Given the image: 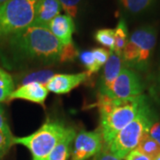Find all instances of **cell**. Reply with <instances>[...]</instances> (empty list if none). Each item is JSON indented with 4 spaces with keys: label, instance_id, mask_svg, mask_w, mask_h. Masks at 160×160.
Returning <instances> with one entry per match:
<instances>
[{
    "label": "cell",
    "instance_id": "ba28073f",
    "mask_svg": "<svg viewBox=\"0 0 160 160\" xmlns=\"http://www.w3.org/2000/svg\"><path fill=\"white\" fill-rule=\"evenodd\" d=\"M100 131H81L75 137L70 160H87L101 151L104 146Z\"/></svg>",
    "mask_w": 160,
    "mask_h": 160
},
{
    "label": "cell",
    "instance_id": "4316f807",
    "mask_svg": "<svg viewBox=\"0 0 160 160\" xmlns=\"http://www.w3.org/2000/svg\"><path fill=\"white\" fill-rule=\"evenodd\" d=\"M92 160H121L118 158H117L116 156L112 154L109 149L107 148V146L104 144L103 148L101 149V151L97 153L93 157V158Z\"/></svg>",
    "mask_w": 160,
    "mask_h": 160
},
{
    "label": "cell",
    "instance_id": "44dd1931",
    "mask_svg": "<svg viewBox=\"0 0 160 160\" xmlns=\"http://www.w3.org/2000/svg\"><path fill=\"white\" fill-rule=\"evenodd\" d=\"M62 9H63L66 14L71 18H75L78 12V6H79L81 0H59Z\"/></svg>",
    "mask_w": 160,
    "mask_h": 160
},
{
    "label": "cell",
    "instance_id": "e0dca14e",
    "mask_svg": "<svg viewBox=\"0 0 160 160\" xmlns=\"http://www.w3.org/2000/svg\"><path fill=\"white\" fill-rule=\"evenodd\" d=\"M156 0H119L123 7L131 13H141L153 6Z\"/></svg>",
    "mask_w": 160,
    "mask_h": 160
},
{
    "label": "cell",
    "instance_id": "7402d4cb",
    "mask_svg": "<svg viewBox=\"0 0 160 160\" xmlns=\"http://www.w3.org/2000/svg\"><path fill=\"white\" fill-rule=\"evenodd\" d=\"M92 54L94 56V59L96 61L98 68L101 69V68L105 65V63L107 62L108 59H109V54H110V50H108L106 48H101L97 47L92 50Z\"/></svg>",
    "mask_w": 160,
    "mask_h": 160
},
{
    "label": "cell",
    "instance_id": "d6a6232c",
    "mask_svg": "<svg viewBox=\"0 0 160 160\" xmlns=\"http://www.w3.org/2000/svg\"><path fill=\"white\" fill-rule=\"evenodd\" d=\"M158 80H159V86H160V71H159V78H158Z\"/></svg>",
    "mask_w": 160,
    "mask_h": 160
},
{
    "label": "cell",
    "instance_id": "7a4b0ae2",
    "mask_svg": "<svg viewBox=\"0 0 160 160\" xmlns=\"http://www.w3.org/2000/svg\"><path fill=\"white\" fill-rule=\"evenodd\" d=\"M147 106L146 97L142 94L136 97L116 99L99 93L97 107L100 112V132L104 144H108Z\"/></svg>",
    "mask_w": 160,
    "mask_h": 160
},
{
    "label": "cell",
    "instance_id": "d4e9b609",
    "mask_svg": "<svg viewBox=\"0 0 160 160\" xmlns=\"http://www.w3.org/2000/svg\"><path fill=\"white\" fill-rule=\"evenodd\" d=\"M12 138L13 137H8L0 132V159L7 153V151L13 144Z\"/></svg>",
    "mask_w": 160,
    "mask_h": 160
},
{
    "label": "cell",
    "instance_id": "5bb4252c",
    "mask_svg": "<svg viewBox=\"0 0 160 160\" xmlns=\"http://www.w3.org/2000/svg\"><path fill=\"white\" fill-rule=\"evenodd\" d=\"M75 137L76 132L71 128L68 134L52 150L46 160H68L71 152V144Z\"/></svg>",
    "mask_w": 160,
    "mask_h": 160
},
{
    "label": "cell",
    "instance_id": "8992f818",
    "mask_svg": "<svg viewBox=\"0 0 160 160\" xmlns=\"http://www.w3.org/2000/svg\"><path fill=\"white\" fill-rule=\"evenodd\" d=\"M157 37V29L152 25H144L135 29L123 51V62L138 69L145 68L154 50Z\"/></svg>",
    "mask_w": 160,
    "mask_h": 160
},
{
    "label": "cell",
    "instance_id": "cb8c5ba5",
    "mask_svg": "<svg viewBox=\"0 0 160 160\" xmlns=\"http://www.w3.org/2000/svg\"><path fill=\"white\" fill-rule=\"evenodd\" d=\"M13 87H14V83L11 75L0 68V89H5L7 91L12 92Z\"/></svg>",
    "mask_w": 160,
    "mask_h": 160
},
{
    "label": "cell",
    "instance_id": "5b68a950",
    "mask_svg": "<svg viewBox=\"0 0 160 160\" xmlns=\"http://www.w3.org/2000/svg\"><path fill=\"white\" fill-rule=\"evenodd\" d=\"M38 2V0H8L0 5V41L33 23Z\"/></svg>",
    "mask_w": 160,
    "mask_h": 160
},
{
    "label": "cell",
    "instance_id": "7c38bea8",
    "mask_svg": "<svg viewBox=\"0 0 160 160\" xmlns=\"http://www.w3.org/2000/svg\"><path fill=\"white\" fill-rule=\"evenodd\" d=\"M61 10L59 0H38L32 24L48 28L52 21L60 14Z\"/></svg>",
    "mask_w": 160,
    "mask_h": 160
},
{
    "label": "cell",
    "instance_id": "f1b7e54d",
    "mask_svg": "<svg viewBox=\"0 0 160 160\" xmlns=\"http://www.w3.org/2000/svg\"><path fill=\"white\" fill-rule=\"evenodd\" d=\"M126 160H153L150 158L145 156L142 153H141L140 151H138L137 149H134L133 151H132L130 154L128 155L126 158Z\"/></svg>",
    "mask_w": 160,
    "mask_h": 160
},
{
    "label": "cell",
    "instance_id": "484cf974",
    "mask_svg": "<svg viewBox=\"0 0 160 160\" xmlns=\"http://www.w3.org/2000/svg\"><path fill=\"white\" fill-rule=\"evenodd\" d=\"M0 132L8 137H13L10 130V127L8 126L3 106L1 104H0Z\"/></svg>",
    "mask_w": 160,
    "mask_h": 160
},
{
    "label": "cell",
    "instance_id": "2e32d148",
    "mask_svg": "<svg viewBox=\"0 0 160 160\" xmlns=\"http://www.w3.org/2000/svg\"><path fill=\"white\" fill-rule=\"evenodd\" d=\"M136 149L153 160L160 154V145L149 136V132L143 135Z\"/></svg>",
    "mask_w": 160,
    "mask_h": 160
},
{
    "label": "cell",
    "instance_id": "6da1fadb",
    "mask_svg": "<svg viewBox=\"0 0 160 160\" xmlns=\"http://www.w3.org/2000/svg\"><path fill=\"white\" fill-rule=\"evenodd\" d=\"M6 39L8 51L16 61L29 60L49 64L61 60L63 46L48 28L31 24Z\"/></svg>",
    "mask_w": 160,
    "mask_h": 160
},
{
    "label": "cell",
    "instance_id": "3957f363",
    "mask_svg": "<svg viewBox=\"0 0 160 160\" xmlns=\"http://www.w3.org/2000/svg\"><path fill=\"white\" fill-rule=\"evenodd\" d=\"M71 128L60 121L48 120L38 131L24 137H13L12 143L26 147L33 160H46L52 150L65 137Z\"/></svg>",
    "mask_w": 160,
    "mask_h": 160
},
{
    "label": "cell",
    "instance_id": "52a82bcc",
    "mask_svg": "<svg viewBox=\"0 0 160 160\" xmlns=\"http://www.w3.org/2000/svg\"><path fill=\"white\" fill-rule=\"evenodd\" d=\"M142 84L137 73L124 67L105 95L116 99H126L142 95Z\"/></svg>",
    "mask_w": 160,
    "mask_h": 160
},
{
    "label": "cell",
    "instance_id": "ac0fdd59",
    "mask_svg": "<svg viewBox=\"0 0 160 160\" xmlns=\"http://www.w3.org/2000/svg\"><path fill=\"white\" fill-rule=\"evenodd\" d=\"M53 75H54V73L52 70L43 69V70L32 72L30 74L27 75L26 77H24L22 78V85H26V84H29V83L37 82V83L42 84L46 86L47 82L51 79Z\"/></svg>",
    "mask_w": 160,
    "mask_h": 160
},
{
    "label": "cell",
    "instance_id": "9a60e30c",
    "mask_svg": "<svg viewBox=\"0 0 160 160\" xmlns=\"http://www.w3.org/2000/svg\"><path fill=\"white\" fill-rule=\"evenodd\" d=\"M128 29L125 19L121 18L114 29V48L113 52L122 57L123 51L128 42Z\"/></svg>",
    "mask_w": 160,
    "mask_h": 160
},
{
    "label": "cell",
    "instance_id": "f546056e",
    "mask_svg": "<svg viewBox=\"0 0 160 160\" xmlns=\"http://www.w3.org/2000/svg\"><path fill=\"white\" fill-rule=\"evenodd\" d=\"M11 93L12 92L7 91V90H5V89H0V102L7 101Z\"/></svg>",
    "mask_w": 160,
    "mask_h": 160
},
{
    "label": "cell",
    "instance_id": "d6986e66",
    "mask_svg": "<svg viewBox=\"0 0 160 160\" xmlns=\"http://www.w3.org/2000/svg\"><path fill=\"white\" fill-rule=\"evenodd\" d=\"M94 39L100 45L113 51L114 48V29H100L94 34Z\"/></svg>",
    "mask_w": 160,
    "mask_h": 160
},
{
    "label": "cell",
    "instance_id": "83f0119b",
    "mask_svg": "<svg viewBox=\"0 0 160 160\" xmlns=\"http://www.w3.org/2000/svg\"><path fill=\"white\" fill-rule=\"evenodd\" d=\"M149 134L152 139H154L160 145V122H153V124L149 127Z\"/></svg>",
    "mask_w": 160,
    "mask_h": 160
},
{
    "label": "cell",
    "instance_id": "ffe728a7",
    "mask_svg": "<svg viewBox=\"0 0 160 160\" xmlns=\"http://www.w3.org/2000/svg\"><path fill=\"white\" fill-rule=\"evenodd\" d=\"M78 58H79L80 62L82 64L86 67L87 69V74L90 77L92 74L97 73L100 70L98 68L97 64H96V61L94 59V56L92 54V52L86 50V51H82L78 53Z\"/></svg>",
    "mask_w": 160,
    "mask_h": 160
},
{
    "label": "cell",
    "instance_id": "8fae6325",
    "mask_svg": "<svg viewBox=\"0 0 160 160\" xmlns=\"http://www.w3.org/2000/svg\"><path fill=\"white\" fill-rule=\"evenodd\" d=\"M48 29L62 46L72 44V36L75 31L73 18L67 14H59L52 21Z\"/></svg>",
    "mask_w": 160,
    "mask_h": 160
},
{
    "label": "cell",
    "instance_id": "1f68e13d",
    "mask_svg": "<svg viewBox=\"0 0 160 160\" xmlns=\"http://www.w3.org/2000/svg\"><path fill=\"white\" fill-rule=\"evenodd\" d=\"M6 1H8V0H0V5L1 4H3L4 2H6Z\"/></svg>",
    "mask_w": 160,
    "mask_h": 160
},
{
    "label": "cell",
    "instance_id": "277c9868",
    "mask_svg": "<svg viewBox=\"0 0 160 160\" xmlns=\"http://www.w3.org/2000/svg\"><path fill=\"white\" fill-rule=\"evenodd\" d=\"M153 124V113L149 106L145 107L130 124L119 131L108 144H105L112 154L119 159H125L137 149L142 136Z\"/></svg>",
    "mask_w": 160,
    "mask_h": 160
},
{
    "label": "cell",
    "instance_id": "4fadbf2b",
    "mask_svg": "<svg viewBox=\"0 0 160 160\" xmlns=\"http://www.w3.org/2000/svg\"><path fill=\"white\" fill-rule=\"evenodd\" d=\"M123 60L122 57L116 54L113 51H110L109 59L105 63L103 68V74L102 78V86L100 93H107L110 86H112L115 79L121 72L123 67Z\"/></svg>",
    "mask_w": 160,
    "mask_h": 160
},
{
    "label": "cell",
    "instance_id": "603a6c76",
    "mask_svg": "<svg viewBox=\"0 0 160 160\" xmlns=\"http://www.w3.org/2000/svg\"><path fill=\"white\" fill-rule=\"evenodd\" d=\"M78 51L77 50L74 43L69 44L68 46H63L62 54H61V60L60 62H69L72 61L75 57L78 56Z\"/></svg>",
    "mask_w": 160,
    "mask_h": 160
},
{
    "label": "cell",
    "instance_id": "30bf717a",
    "mask_svg": "<svg viewBox=\"0 0 160 160\" xmlns=\"http://www.w3.org/2000/svg\"><path fill=\"white\" fill-rule=\"evenodd\" d=\"M48 92L49 91L44 85L33 82L26 85H22L16 90H13L8 98V101L20 99L37 103L45 107V102L48 96Z\"/></svg>",
    "mask_w": 160,
    "mask_h": 160
},
{
    "label": "cell",
    "instance_id": "9c48e42d",
    "mask_svg": "<svg viewBox=\"0 0 160 160\" xmlns=\"http://www.w3.org/2000/svg\"><path fill=\"white\" fill-rule=\"evenodd\" d=\"M88 78L87 72L78 74H54L47 82L46 87L48 91L56 94H66L86 81Z\"/></svg>",
    "mask_w": 160,
    "mask_h": 160
},
{
    "label": "cell",
    "instance_id": "4dcf8cb0",
    "mask_svg": "<svg viewBox=\"0 0 160 160\" xmlns=\"http://www.w3.org/2000/svg\"><path fill=\"white\" fill-rule=\"evenodd\" d=\"M154 160H160V154L158 155V157H157V158H156Z\"/></svg>",
    "mask_w": 160,
    "mask_h": 160
}]
</instances>
